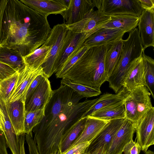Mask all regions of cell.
Masks as SVG:
<instances>
[{
    "label": "cell",
    "instance_id": "6da1fadb",
    "mask_svg": "<svg viewBox=\"0 0 154 154\" xmlns=\"http://www.w3.org/2000/svg\"><path fill=\"white\" fill-rule=\"evenodd\" d=\"M51 29L47 16L20 0H8L3 18L0 46L15 50L24 57L44 44Z\"/></svg>",
    "mask_w": 154,
    "mask_h": 154
},
{
    "label": "cell",
    "instance_id": "7a4b0ae2",
    "mask_svg": "<svg viewBox=\"0 0 154 154\" xmlns=\"http://www.w3.org/2000/svg\"><path fill=\"white\" fill-rule=\"evenodd\" d=\"M98 99L71 104L49 122L37 125L34 127L32 131L39 154L58 152L63 136L74 124L82 118Z\"/></svg>",
    "mask_w": 154,
    "mask_h": 154
},
{
    "label": "cell",
    "instance_id": "3957f363",
    "mask_svg": "<svg viewBox=\"0 0 154 154\" xmlns=\"http://www.w3.org/2000/svg\"><path fill=\"white\" fill-rule=\"evenodd\" d=\"M106 45L89 48L83 54L62 79L100 90L106 81L105 73Z\"/></svg>",
    "mask_w": 154,
    "mask_h": 154
},
{
    "label": "cell",
    "instance_id": "277c9868",
    "mask_svg": "<svg viewBox=\"0 0 154 154\" xmlns=\"http://www.w3.org/2000/svg\"><path fill=\"white\" fill-rule=\"evenodd\" d=\"M144 50L138 28H136L129 32L127 39H122V47L119 58L107 81L110 88L116 91L122 88L124 79L130 64L140 57Z\"/></svg>",
    "mask_w": 154,
    "mask_h": 154
},
{
    "label": "cell",
    "instance_id": "5b68a950",
    "mask_svg": "<svg viewBox=\"0 0 154 154\" xmlns=\"http://www.w3.org/2000/svg\"><path fill=\"white\" fill-rule=\"evenodd\" d=\"M73 33L63 23L55 25L52 29L44 44L51 45V50L46 61L41 66L43 74L47 78L56 72L58 63Z\"/></svg>",
    "mask_w": 154,
    "mask_h": 154
},
{
    "label": "cell",
    "instance_id": "8992f818",
    "mask_svg": "<svg viewBox=\"0 0 154 154\" xmlns=\"http://www.w3.org/2000/svg\"><path fill=\"white\" fill-rule=\"evenodd\" d=\"M150 93L145 86H139L128 92L124 105L125 119L135 125L153 107L151 101Z\"/></svg>",
    "mask_w": 154,
    "mask_h": 154
},
{
    "label": "cell",
    "instance_id": "52a82bcc",
    "mask_svg": "<svg viewBox=\"0 0 154 154\" xmlns=\"http://www.w3.org/2000/svg\"><path fill=\"white\" fill-rule=\"evenodd\" d=\"M93 2L98 10L110 17L131 15L140 17L143 10L138 0H93Z\"/></svg>",
    "mask_w": 154,
    "mask_h": 154
},
{
    "label": "cell",
    "instance_id": "ba28073f",
    "mask_svg": "<svg viewBox=\"0 0 154 154\" xmlns=\"http://www.w3.org/2000/svg\"><path fill=\"white\" fill-rule=\"evenodd\" d=\"M111 17L98 10L91 11L81 20L74 24L66 25L73 33L87 34L90 36L102 28L111 20Z\"/></svg>",
    "mask_w": 154,
    "mask_h": 154
},
{
    "label": "cell",
    "instance_id": "9c48e42d",
    "mask_svg": "<svg viewBox=\"0 0 154 154\" xmlns=\"http://www.w3.org/2000/svg\"><path fill=\"white\" fill-rule=\"evenodd\" d=\"M43 73L41 66L35 68L25 65L24 68L19 72L15 84L8 102L20 99L25 102L27 92L32 82L38 75Z\"/></svg>",
    "mask_w": 154,
    "mask_h": 154
},
{
    "label": "cell",
    "instance_id": "30bf717a",
    "mask_svg": "<svg viewBox=\"0 0 154 154\" xmlns=\"http://www.w3.org/2000/svg\"><path fill=\"white\" fill-rule=\"evenodd\" d=\"M137 142L146 152L154 144V107L148 111L135 125Z\"/></svg>",
    "mask_w": 154,
    "mask_h": 154
},
{
    "label": "cell",
    "instance_id": "8fae6325",
    "mask_svg": "<svg viewBox=\"0 0 154 154\" xmlns=\"http://www.w3.org/2000/svg\"><path fill=\"white\" fill-rule=\"evenodd\" d=\"M53 92L50 82L45 76L25 101V109L29 112L44 109Z\"/></svg>",
    "mask_w": 154,
    "mask_h": 154
},
{
    "label": "cell",
    "instance_id": "7c38bea8",
    "mask_svg": "<svg viewBox=\"0 0 154 154\" xmlns=\"http://www.w3.org/2000/svg\"><path fill=\"white\" fill-rule=\"evenodd\" d=\"M124 119H120L109 121L97 136L91 142L85 152L91 154L97 149L103 146L106 152L110 148Z\"/></svg>",
    "mask_w": 154,
    "mask_h": 154
},
{
    "label": "cell",
    "instance_id": "4fadbf2b",
    "mask_svg": "<svg viewBox=\"0 0 154 154\" xmlns=\"http://www.w3.org/2000/svg\"><path fill=\"white\" fill-rule=\"evenodd\" d=\"M93 0H70L67 8L60 14L66 25L76 23L94 9Z\"/></svg>",
    "mask_w": 154,
    "mask_h": 154
},
{
    "label": "cell",
    "instance_id": "5bb4252c",
    "mask_svg": "<svg viewBox=\"0 0 154 154\" xmlns=\"http://www.w3.org/2000/svg\"><path fill=\"white\" fill-rule=\"evenodd\" d=\"M21 2L35 11L48 16L60 14L67 8L70 0H20Z\"/></svg>",
    "mask_w": 154,
    "mask_h": 154
},
{
    "label": "cell",
    "instance_id": "9a60e30c",
    "mask_svg": "<svg viewBox=\"0 0 154 154\" xmlns=\"http://www.w3.org/2000/svg\"><path fill=\"white\" fill-rule=\"evenodd\" d=\"M125 32L122 29L102 28L89 36L83 45L88 48L106 45L122 39Z\"/></svg>",
    "mask_w": 154,
    "mask_h": 154
},
{
    "label": "cell",
    "instance_id": "2e32d148",
    "mask_svg": "<svg viewBox=\"0 0 154 154\" xmlns=\"http://www.w3.org/2000/svg\"><path fill=\"white\" fill-rule=\"evenodd\" d=\"M135 131V124L125 119L106 154H122L125 146L133 139Z\"/></svg>",
    "mask_w": 154,
    "mask_h": 154
},
{
    "label": "cell",
    "instance_id": "e0dca14e",
    "mask_svg": "<svg viewBox=\"0 0 154 154\" xmlns=\"http://www.w3.org/2000/svg\"><path fill=\"white\" fill-rule=\"evenodd\" d=\"M141 85L146 87L142 55L130 64L123 81L122 87L129 91Z\"/></svg>",
    "mask_w": 154,
    "mask_h": 154
},
{
    "label": "cell",
    "instance_id": "ac0fdd59",
    "mask_svg": "<svg viewBox=\"0 0 154 154\" xmlns=\"http://www.w3.org/2000/svg\"><path fill=\"white\" fill-rule=\"evenodd\" d=\"M138 31L141 41L145 49L154 47V13L143 10L139 17Z\"/></svg>",
    "mask_w": 154,
    "mask_h": 154
},
{
    "label": "cell",
    "instance_id": "d6986e66",
    "mask_svg": "<svg viewBox=\"0 0 154 154\" xmlns=\"http://www.w3.org/2000/svg\"><path fill=\"white\" fill-rule=\"evenodd\" d=\"M5 104L9 117L16 134L19 136L25 134V102L20 99Z\"/></svg>",
    "mask_w": 154,
    "mask_h": 154
},
{
    "label": "cell",
    "instance_id": "ffe728a7",
    "mask_svg": "<svg viewBox=\"0 0 154 154\" xmlns=\"http://www.w3.org/2000/svg\"><path fill=\"white\" fill-rule=\"evenodd\" d=\"M109 121L90 116L87 117L85 128L68 150L79 144L87 142H91Z\"/></svg>",
    "mask_w": 154,
    "mask_h": 154
},
{
    "label": "cell",
    "instance_id": "44dd1931",
    "mask_svg": "<svg viewBox=\"0 0 154 154\" xmlns=\"http://www.w3.org/2000/svg\"><path fill=\"white\" fill-rule=\"evenodd\" d=\"M0 107L4 115V134L7 146L12 154H20L19 136L16 134L9 117L5 103L0 99Z\"/></svg>",
    "mask_w": 154,
    "mask_h": 154
},
{
    "label": "cell",
    "instance_id": "7402d4cb",
    "mask_svg": "<svg viewBox=\"0 0 154 154\" xmlns=\"http://www.w3.org/2000/svg\"><path fill=\"white\" fill-rule=\"evenodd\" d=\"M122 47V39L112 42L106 45L104 64L106 81L117 63Z\"/></svg>",
    "mask_w": 154,
    "mask_h": 154
},
{
    "label": "cell",
    "instance_id": "603a6c76",
    "mask_svg": "<svg viewBox=\"0 0 154 154\" xmlns=\"http://www.w3.org/2000/svg\"><path fill=\"white\" fill-rule=\"evenodd\" d=\"M128 92L122 87L116 94L106 93L103 94L85 113L82 118L90 116L95 112L103 108L124 100Z\"/></svg>",
    "mask_w": 154,
    "mask_h": 154
},
{
    "label": "cell",
    "instance_id": "cb8c5ba5",
    "mask_svg": "<svg viewBox=\"0 0 154 154\" xmlns=\"http://www.w3.org/2000/svg\"><path fill=\"white\" fill-rule=\"evenodd\" d=\"M124 101L100 109L90 116L108 121L118 119H125V110L124 105Z\"/></svg>",
    "mask_w": 154,
    "mask_h": 154
},
{
    "label": "cell",
    "instance_id": "d4e9b609",
    "mask_svg": "<svg viewBox=\"0 0 154 154\" xmlns=\"http://www.w3.org/2000/svg\"><path fill=\"white\" fill-rule=\"evenodd\" d=\"M111 17L110 20L102 28L122 29L125 33H129L136 28L139 20V17L131 15Z\"/></svg>",
    "mask_w": 154,
    "mask_h": 154
},
{
    "label": "cell",
    "instance_id": "484cf974",
    "mask_svg": "<svg viewBox=\"0 0 154 154\" xmlns=\"http://www.w3.org/2000/svg\"><path fill=\"white\" fill-rule=\"evenodd\" d=\"M87 119V117L80 119L66 133L62 138L59 147V153L63 154L70 148L85 128Z\"/></svg>",
    "mask_w": 154,
    "mask_h": 154
},
{
    "label": "cell",
    "instance_id": "4316f807",
    "mask_svg": "<svg viewBox=\"0 0 154 154\" xmlns=\"http://www.w3.org/2000/svg\"><path fill=\"white\" fill-rule=\"evenodd\" d=\"M0 61L19 72L25 66L23 57L18 51L0 46Z\"/></svg>",
    "mask_w": 154,
    "mask_h": 154
},
{
    "label": "cell",
    "instance_id": "83f0119b",
    "mask_svg": "<svg viewBox=\"0 0 154 154\" xmlns=\"http://www.w3.org/2000/svg\"><path fill=\"white\" fill-rule=\"evenodd\" d=\"M89 36L87 34L73 33L72 38L65 48L58 63L55 72L59 70L74 53L83 46L85 40Z\"/></svg>",
    "mask_w": 154,
    "mask_h": 154
},
{
    "label": "cell",
    "instance_id": "f1b7e54d",
    "mask_svg": "<svg viewBox=\"0 0 154 154\" xmlns=\"http://www.w3.org/2000/svg\"><path fill=\"white\" fill-rule=\"evenodd\" d=\"M51 48V45L43 44L32 53L23 57L25 65L35 68L41 66L46 61Z\"/></svg>",
    "mask_w": 154,
    "mask_h": 154
},
{
    "label": "cell",
    "instance_id": "f546056e",
    "mask_svg": "<svg viewBox=\"0 0 154 154\" xmlns=\"http://www.w3.org/2000/svg\"><path fill=\"white\" fill-rule=\"evenodd\" d=\"M143 51L142 54L146 87L154 99V60L146 55Z\"/></svg>",
    "mask_w": 154,
    "mask_h": 154
},
{
    "label": "cell",
    "instance_id": "4dcf8cb0",
    "mask_svg": "<svg viewBox=\"0 0 154 154\" xmlns=\"http://www.w3.org/2000/svg\"><path fill=\"white\" fill-rule=\"evenodd\" d=\"M61 84L65 85L71 88L78 94L86 98L95 97L100 95V90L95 89L81 84L71 82L68 79H62Z\"/></svg>",
    "mask_w": 154,
    "mask_h": 154
},
{
    "label": "cell",
    "instance_id": "1f68e13d",
    "mask_svg": "<svg viewBox=\"0 0 154 154\" xmlns=\"http://www.w3.org/2000/svg\"><path fill=\"white\" fill-rule=\"evenodd\" d=\"M44 113L45 109L32 112L25 111L24 124L25 134L32 132L34 127L44 117Z\"/></svg>",
    "mask_w": 154,
    "mask_h": 154
},
{
    "label": "cell",
    "instance_id": "d6a6232c",
    "mask_svg": "<svg viewBox=\"0 0 154 154\" xmlns=\"http://www.w3.org/2000/svg\"><path fill=\"white\" fill-rule=\"evenodd\" d=\"M19 72L0 81V99L5 103L8 102L11 92L14 87Z\"/></svg>",
    "mask_w": 154,
    "mask_h": 154
},
{
    "label": "cell",
    "instance_id": "836d02e7",
    "mask_svg": "<svg viewBox=\"0 0 154 154\" xmlns=\"http://www.w3.org/2000/svg\"><path fill=\"white\" fill-rule=\"evenodd\" d=\"M89 48L83 45L74 53L59 70L55 73L56 77L62 78L69 69Z\"/></svg>",
    "mask_w": 154,
    "mask_h": 154
},
{
    "label": "cell",
    "instance_id": "e575fe53",
    "mask_svg": "<svg viewBox=\"0 0 154 154\" xmlns=\"http://www.w3.org/2000/svg\"><path fill=\"white\" fill-rule=\"evenodd\" d=\"M141 148L139 144L133 139L128 143L124 148V154H139Z\"/></svg>",
    "mask_w": 154,
    "mask_h": 154
},
{
    "label": "cell",
    "instance_id": "d590c367",
    "mask_svg": "<svg viewBox=\"0 0 154 154\" xmlns=\"http://www.w3.org/2000/svg\"><path fill=\"white\" fill-rule=\"evenodd\" d=\"M16 72L10 66L0 61V81L13 75Z\"/></svg>",
    "mask_w": 154,
    "mask_h": 154
},
{
    "label": "cell",
    "instance_id": "8d00e7d4",
    "mask_svg": "<svg viewBox=\"0 0 154 154\" xmlns=\"http://www.w3.org/2000/svg\"><path fill=\"white\" fill-rule=\"evenodd\" d=\"M91 142L83 143L77 145L68 150L63 154H83Z\"/></svg>",
    "mask_w": 154,
    "mask_h": 154
},
{
    "label": "cell",
    "instance_id": "74e56055",
    "mask_svg": "<svg viewBox=\"0 0 154 154\" xmlns=\"http://www.w3.org/2000/svg\"><path fill=\"white\" fill-rule=\"evenodd\" d=\"M25 140L28 146L29 154H39L32 132L25 134Z\"/></svg>",
    "mask_w": 154,
    "mask_h": 154
},
{
    "label": "cell",
    "instance_id": "f35d334b",
    "mask_svg": "<svg viewBox=\"0 0 154 154\" xmlns=\"http://www.w3.org/2000/svg\"><path fill=\"white\" fill-rule=\"evenodd\" d=\"M45 75L43 73L38 75L31 84L27 92L26 99L33 92L39 84L44 78Z\"/></svg>",
    "mask_w": 154,
    "mask_h": 154
},
{
    "label": "cell",
    "instance_id": "ab89813d",
    "mask_svg": "<svg viewBox=\"0 0 154 154\" xmlns=\"http://www.w3.org/2000/svg\"><path fill=\"white\" fill-rule=\"evenodd\" d=\"M143 10L154 13V0H138Z\"/></svg>",
    "mask_w": 154,
    "mask_h": 154
},
{
    "label": "cell",
    "instance_id": "60d3db41",
    "mask_svg": "<svg viewBox=\"0 0 154 154\" xmlns=\"http://www.w3.org/2000/svg\"><path fill=\"white\" fill-rule=\"evenodd\" d=\"M8 0H0V43L1 40L3 18Z\"/></svg>",
    "mask_w": 154,
    "mask_h": 154
},
{
    "label": "cell",
    "instance_id": "b9f144b4",
    "mask_svg": "<svg viewBox=\"0 0 154 154\" xmlns=\"http://www.w3.org/2000/svg\"><path fill=\"white\" fill-rule=\"evenodd\" d=\"M19 137L20 146V154H26L24 147L25 134H23L20 135L19 136Z\"/></svg>",
    "mask_w": 154,
    "mask_h": 154
},
{
    "label": "cell",
    "instance_id": "7bdbcfd3",
    "mask_svg": "<svg viewBox=\"0 0 154 154\" xmlns=\"http://www.w3.org/2000/svg\"><path fill=\"white\" fill-rule=\"evenodd\" d=\"M4 119V114L0 107V130L2 131L4 133L5 132Z\"/></svg>",
    "mask_w": 154,
    "mask_h": 154
},
{
    "label": "cell",
    "instance_id": "ee69618b",
    "mask_svg": "<svg viewBox=\"0 0 154 154\" xmlns=\"http://www.w3.org/2000/svg\"><path fill=\"white\" fill-rule=\"evenodd\" d=\"M106 150L104 146H102L96 150L91 154H106Z\"/></svg>",
    "mask_w": 154,
    "mask_h": 154
},
{
    "label": "cell",
    "instance_id": "f6af8a7d",
    "mask_svg": "<svg viewBox=\"0 0 154 154\" xmlns=\"http://www.w3.org/2000/svg\"><path fill=\"white\" fill-rule=\"evenodd\" d=\"M145 152V154H154V152L150 150L147 151Z\"/></svg>",
    "mask_w": 154,
    "mask_h": 154
},
{
    "label": "cell",
    "instance_id": "bcb514c9",
    "mask_svg": "<svg viewBox=\"0 0 154 154\" xmlns=\"http://www.w3.org/2000/svg\"><path fill=\"white\" fill-rule=\"evenodd\" d=\"M83 154H91L89 153H88V152H85V153H84Z\"/></svg>",
    "mask_w": 154,
    "mask_h": 154
},
{
    "label": "cell",
    "instance_id": "7dc6e473",
    "mask_svg": "<svg viewBox=\"0 0 154 154\" xmlns=\"http://www.w3.org/2000/svg\"><path fill=\"white\" fill-rule=\"evenodd\" d=\"M60 154L58 152V153H53V154Z\"/></svg>",
    "mask_w": 154,
    "mask_h": 154
},
{
    "label": "cell",
    "instance_id": "c3c4849f",
    "mask_svg": "<svg viewBox=\"0 0 154 154\" xmlns=\"http://www.w3.org/2000/svg\"></svg>",
    "mask_w": 154,
    "mask_h": 154
}]
</instances>
